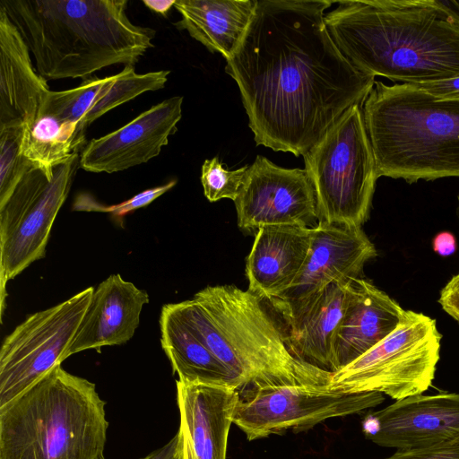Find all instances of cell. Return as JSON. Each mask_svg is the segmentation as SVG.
Wrapping results in <instances>:
<instances>
[{"mask_svg":"<svg viewBox=\"0 0 459 459\" xmlns=\"http://www.w3.org/2000/svg\"><path fill=\"white\" fill-rule=\"evenodd\" d=\"M176 0H143V4L156 13L166 16Z\"/></svg>","mask_w":459,"mask_h":459,"instance_id":"obj_34","label":"cell"},{"mask_svg":"<svg viewBox=\"0 0 459 459\" xmlns=\"http://www.w3.org/2000/svg\"><path fill=\"white\" fill-rule=\"evenodd\" d=\"M318 221L361 227L378 177L362 106L348 108L304 155Z\"/></svg>","mask_w":459,"mask_h":459,"instance_id":"obj_7","label":"cell"},{"mask_svg":"<svg viewBox=\"0 0 459 459\" xmlns=\"http://www.w3.org/2000/svg\"><path fill=\"white\" fill-rule=\"evenodd\" d=\"M238 227H307L318 220L314 186L306 169L279 167L257 155L234 201Z\"/></svg>","mask_w":459,"mask_h":459,"instance_id":"obj_13","label":"cell"},{"mask_svg":"<svg viewBox=\"0 0 459 459\" xmlns=\"http://www.w3.org/2000/svg\"><path fill=\"white\" fill-rule=\"evenodd\" d=\"M126 0H1L46 80L86 78L134 66L155 31L133 23Z\"/></svg>","mask_w":459,"mask_h":459,"instance_id":"obj_3","label":"cell"},{"mask_svg":"<svg viewBox=\"0 0 459 459\" xmlns=\"http://www.w3.org/2000/svg\"><path fill=\"white\" fill-rule=\"evenodd\" d=\"M404 309L370 281L349 282L347 305L333 344V373L351 364L399 325Z\"/></svg>","mask_w":459,"mask_h":459,"instance_id":"obj_18","label":"cell"},{"mask_svg":"<svg viewBox=\"0 0 459 459\" xmlns=\"http://www.w3.org/2000/svg\"><path fill=\"white\" fill-rule=\"evenodd\" d=\"M170 71L138 74L134 66L111 76L89 78L75 88L46 96L39 113L87 127L111 109L146 92L162 89Z\"/></svg>","mask_w":459,"mask_h":459,"instance_id":"obj_17","label":"cell"},{"mask_svg":"<svg viewBox=\"0 0 459 459\" xmlns=\"http://www.w3.org/2000/svg\"><path fill=\"white\" fill-rule=\"evenodd\" d=\"M350 281L330 284L297 316L285 323L286 345L299 360L333 373V344L347 305Z\"/></svg>","mask_w":459,"mask_h":459,"instance_id":"obj_22","label":"cell"},{"mask_svg":"<svg viewBox=\"0 0 459 459\" xmlns=\"http://www.w3.org/2000/svg\"><path fill=\"white\" fill-rule=\"evenodd\" d=\"M105 406L94 383L54 367L0 407V459H98Z\"/></svg>","mask_w":459,"mask_h":459,"instance_id":"obj_6","label":"cell"},{"mask_svg":"<svg viewBox=\"0 0 459 459\" xmlns=\"http://www.w3.org/2000/svg\"><path fill=\"white\" fill-rule=\"evenodd\" d=\"M256 4L257 0H177L181 19L175 25L228 60L240 46Z\"/></svg>","mask_w":459,"mask_h":459,"instance_id":"obj_23","label":"cell"},{"mask_svg":"<svg viewBox=\"0 0 459 459\" xmlns=\"http://www.w3.org/2000/svg\"><path fill=\"white\" fill-rule=\"evenodd\" d=\"M362 430L384 447L412 449L459 443V394H416L368 412Z\"/></svg>","mask_w":459,"mask_h":459,"instance_id":"obj_14","label":"cell"},{"mask_svg":"<svg viewBox=\"0 0 459 459\" xmlns=\"http://www.w3.org/2000/svg\"><path fill=\"white\" fill-rule=\"evenodd\" d=\"M176 183L177 180H171L165 185L146 189L134 195L128 200L110 206L100 204L96 201L86 197V195L80 196L76 200L74 209L82 211L105 212H110L117 217H123L130 212L147 206L155 199L170 190L176 185Z\"/></svg>","mask_w":459,"mask_h":459,"instance_id":"obj_28","label":"cell"},{"mask_svg":"<svg viewBox=\"0 0 459 459\" xmlns=\"http://www.w3.org/2000/svg\"><path fill=\"white\" fill-rule=\"evenodd\" d=\"M333 1L257 0L225 71L237 82L256 145L305 155L351 107L363 106L375 77L356 69L331 38Z\"/></svg>","mask_w":459,"mask_h":459,"instance_id":"obj_1","label":"cell"},{"mask_svg":"<svg viewBox=\"0 0 459 459\" xmlns=\"http://www.w3.org/2000/svg\"><path fill=\"white\" fill-rule=\"evenodd\" d=\"M313 228L264 226L247 257L248 290L262 300L280 296L294 282L308 255Z\"/></svg>","mask_w":459,"mask_h":459,"instance_id":"obj_21","label":"cell"},{"mask_svg":"<svg viewBox=\"0 0 459 459\" xmlns=\"http://www.w3.org/2000/svg\"><path fill=\"white\" fill-rule=\"evenodd\" d=\"M441 339L434 318L404 310L389 335L333 373L328 387L345 394L377 392L394 400L423 394L435 377Z\"/></svg>","mask_w":459,"mask_h":459,"instance_id":"obj_8","label":"cell"},{"mask_svg":"<svg viewBox=\"0 0 459 459\" xmlns=\"http://www.w3.org/2000/svg\"><path fill=\"white\" fill-rule=\"evenodd\" d=\"M80 154L54 169L49 177L33 167L0 208V290L4 313L6 282L46 254L56 217L70 192Z\"/></svg>","mask_w":459,"mask_h":459,"instance_id":"obj_9","label":"cell"},{"mask_svg":"<svg viewBox=\"0 0 459 459\" xmlns=\"http://www.w3.org/2000/svg\"><path fill=\"white\" fill-rule=\"evenodd\" d=\"M149 301L144 290L120 274L108 276L94 289L67 357L130 341L139 325L142 309Z\"/></svg>","mask_w":459,"mask_h":459,"instance_id":"obj_19","label":"cell"},{"mask_svg":"<svg viewBox=\"0 0 459 459\" xmlns=\"http://www.w3.org/2000/svg\"><path fill=\"white\" fill-rule=\"evenodd\" d=\"M86 128L48 113H39L34 122L23 127L21 152L49 177L54 169L86 146Z\"/></svg>","mask_w":459,"mask_h":459,"instance_id":"obj_25","label":"cell"},{"mask_svg":"<svg viewBox=\"0 0 459 459\" xmlns=\"http://www.w3.org/2000/svg\"><path fill=\"white\" fill-rule=\"evenodd\" d=\"M160 328L162 350L178 379L229 385L239 390V383L235 376L179 316L173 303L162 307Z\"/></svg>","mask_w":459,"mask_h":459,"instance_id":"obj_24","label":"cell"},{"mask_svg":"<svg viewBox=\"0 0 459 459\" xmlns=\"http://www.w3.org/2000/svg\"><path fill=\"white\" fill-rule=\"evenodd\" d=\"M377 255L361 227L319 221L313 228L308 255L294 282L268 302L287 323L330 284L360 278L365 264Z\"/></svg>","mask_w":459,"mask_h":459,"instance_id":"obj_12","label":"cell"},{"mask_svg":"<svg viewBox=\"0 0 459 459\" xmlns=\"http://www.w3.org/2000/svg\"><path fill=\"white\" fill-rule=\"evenodd\" d=\"M98 459H105L101 455ZM141 459H181L178 435L176 434L166 445Z\"/></svg>","mask_w":459,"mask_h":459,"instance_id":"obj_33","label":"cell"},{"mask_svg":"<svg viewBox=\"0 0 459 459\" xmlns=\"http://www.w3.org/2000/svg\"><path fill=\"white\" fill-rule=\"evenodd\" d=\"M182 96L164 100L122 127L87 143L79 166L88 172L114 173L158 156L182 117Z\"/></svg>","mask_w":459,"mask_h":459,"instance_id":"obj_15","label":"cell"},{"mask_svg":"<svg viewBox=\"0 0 459 459\" xmlns=\"http://www.w3.org/2000/svg\"><path fill=\"white\" fill-rule=\"evenodd\" d=\"M22 126L0 129V208L33 167L21 152Z\"/></svg>","mask_w":459,"mask_h":459,"instance_id":"obj_26","label":"cell"},{"mask_svg":"<svg viewBox=\"0 0 459 459\" xmlns=\"http://www.w3.org/2000/svg\"><path fill=\"white\" fill-rule=\"evenodd\" d=\"M362 110L378 177L409 184L459 178V100L378 81Z\"/></svg>","mask_w":459,"mask_h":459,"instance_id":"obj_5","label":"cell"},{"mask_svg":"<svg viewBox=\"0 0 459 459\" xmlns=\"http://www.w3.org/2000/svg\"><path fill=\"white\" fill-rule=\"evenodd\" d=\"M457 201H458V206H459V194H458V196H457Z\"/></svg>","mask_w":459,"mask_h":459,"instance_id":"obj_35","label":"cell"},{"mask_svg":"<svg viewBox=\"0 0 459 459\" xmlns=\"http://www.w3.org/2000/svg\"><path fill=\"white\" fill-rule=\"evenodd\" d=\"M440 100H459V76L411 84Z\"/></svg>","mask_w":459,"mask_h":459,"instance_id":"obj_30","label":"cell"},{"mask_svg":"<svg viewBox=\"0 0 459 459\" xmlns=\"http://www.w3.org/2000/svg\"><path fill=\"white\" fill-rule=\"evenodd\" d=\"M262 299L235 285L207 286L173 303L239 383L238 392L282 385H328L332 372L299 360Z\"/></svg>","mask_w":459,"mask_h":459,"instance_id":"obj_4","label":"cell"},{"mask_svg":"<svg viewBox=\"0 0 459 459\" xmlns=\"http://www.w3.org/2000/svg\"><path fill=\"white\" fill-rule=\"evenodd\" d=\"M233 424L248 441L299 433L323 421L362 412L381 404L377 392L345 394L328 385H282L238 392Z\"/></svg>","mask_w":459,"mask_h":459,"instance_id":"obj_10","label":"cell"},{"mask_svg":"<svg viewBox=\"0 0 459 459\" xmlns=\"http://www.w3.org/2000/svg\"><path fill=\"white\" fill-rule=\"evenodd\" d=\"M457 213H458V218H459V206L457 208Z\"/></svg>","mask_w":459,"mask_h":459,"instance_id":"obj_36","label":"cell"},{"mask_svg":"<svg viewBox=\"0 0 459 459\" xmlns=\"http://www.w3.org/2000/svg\"><path fill=\"white\" fill-rule=\"evenodd\" d=\"M93 291L88 287L28 316L4 338L0 350V407L68 358Z\"/></svg>","mask_w":459,"mask_h":459,"instance_id":"obj_11","label":"cell"},{"mask_svg":"<svg viewBox=\"0 0 459 459\" xmlns=\"http://www.w3.org/2000/svg\"><path fill=\"white\" fill-rule=\"evenodd\" d=\"M385 459H459V443L397 450Z\"/></svg>","mask_w":459,"mask_h":459,"instance_id":"obj_29","label":"cell"},{"mask_svg":"<svg viewBox=\"0 0 459 459\" xmlns=\"http://www.w3.org/2000/svg\"><path fill=\"white\" fill-rule=\"evenodd\" d=\"M438 303L446 314L459 321V272L442 288Z\"/></svg>","mask_w":459,"mask_h":459,"instance_id":"obj_31","label":"cell"},{"mask_svg":"<svg viewBox=\"0 0 459 459\" xmlns=\"http://www.w3.org/2000/svg\"><path fill=\"white\" fill-rule=\"evenodd\" d=\"M248 166L229 170L217 157L205 160L201 171V183L208 201L213 203L223 198L236 200Z\"/></svg>","mask_w":459,"mask_h":459,"instance_id":"obj_27","label":"cell"},{"mask_svg":"<svg viewBox=\"0 0 459 459\" xmlns=\"http://www.w3.org/2000/svg\"><path fill=\"white\" fill-rule=\"evenodd\" d=\"M327 30L359 71L416 84L459 76V22L437 0H346Z\"/></svg>","mask_w":459,"mask_h":459,"instance_id":"obj_2","label":"cell"},{"mask_svg":"<svg viewBox=\"0 0 459 459\" xmlns=\"http://www.w3.org/2000/svg\"><path fill=\"white\" fill-rule=\"evenodd\" d=\"M181 459H227L238 391L229 385L176 381Z\"/></svg>","mask_w":459,"mask_h":459,"instance_id":"obj_16","label":"cell"},{"mask_svg":"<svg viewBox=\"0 0 459 459\" xmlns=\"http://www.w3.org/2000/svg\"><path fill=\"white\" fill-rule=\"evenodd\" d=\"M29 48L0 6V129L30 126L50 91Z\"/></svg>","mask_w":459,"mask_h":459,"instance_id":"obj_20","label":"cell"},{"mask_svg":"<svg viewBox=\"0 0 459 459\" xmlns=\"http://www.w3.org/2000/svg\"><path fill=\"white\" fill-rule=\"evenodd\" d=\"M432 247L436 254L449 256L456 251V238L450 231H441L434 237Z\"/></svg>","mask_w":459,"mask_h":459,"instance_id":"obj_32","label":"cell"}]
</instances>
